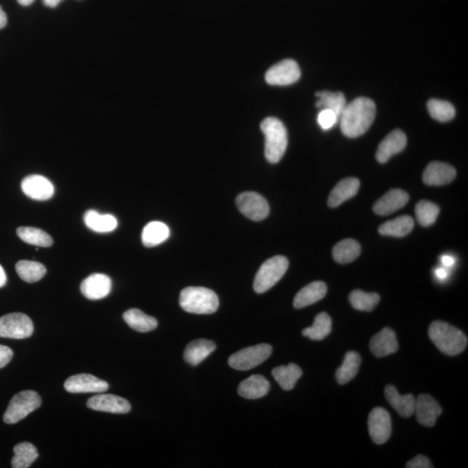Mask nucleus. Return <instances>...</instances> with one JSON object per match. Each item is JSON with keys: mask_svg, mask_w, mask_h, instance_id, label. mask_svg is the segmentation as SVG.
Returning <instances> with one entry per match:
<instances>
[{"mask_svg": "<svg viewBox=\"0 0 468 468\" xmlns=\"http://www.w3.org/2000/svg\"><path fill=\"white\" fill-rule=\"evenodd\" d=\"M17 234L27 244L49 248L54 244V239L45 231L40 228L31 227H21L17 228Z\"/></svg>", "mask_w": 468, "mask_h": 468, "instance_id": "nucleus-37", "label": "nucleus"}, {"mask_svg": "<svg viewBox=\"0 0 468 468\" xmlns=\"http://www.w3.org/2000/svg\"><path fill=\"white\" fill-rule=\"evenodd\" d=\"M428 336L435 346L445 355L460 354L467 346L465 334L448 323L433 322L429 326Z\"/></svg>", "mask_w": 468, "mask_h": 468, "instance_id": "nucleus-2", "label": "nucleus"}, {"mask_svg": "<svg viewBox=\"0 0 468 468\" xmlns=\"http://www.w3.org/2000/svg\"><path fill=\"white\" fill-rule=\"evenodd\" d=\"M270 383L263 376L253 375L239 385V395L246 399H259L269 392Z\"/></svg>", "mask_w": 468, "mask_h": 468, "instance_id": "nucleus-22", "label": "nucleus"}, {"mask_svg": "<svg viewBox=\"0 0 468 468\" xmlns=\"http://www.w3.org/2000/svg\"><path fill=\"white\" fill-rule=\"evenodd\" d=\"M302 374V369L295 364L280 366L272 371L274 379L284 390L293 389Z\"/></svg>", "mask_w": 468, "mask_h": 468, "instance_id": "nucleus-30", "label": "nucleus"}, {"mask_svg": "<svg viewBox=\"0 0 468 468\" xmlns=\"http://www.w3.org/2000/svg\"><path fill=\"white\" fill-rule=\"evenodd\" d=\"M112 282L111 277L102 273L91 274L81 284V293L90 300L106 298L111 293Z\"/></svg>", "mask_w": 468, "mask_h": 468, "instance_id": "nucleus-16", "label": "nucleus"}, {"mask_svg": "<svg viewBox=\"0 0 468 468\" xmlns=\"http://www.w3.org/2000/svg\"><path fill=\"white\" fill-rule=\"evenodd\" d=\"M13 352L9 347L0 346V369L6 367L12 361Z\"/></svg>", "mask_w": 468, "mask_h": 468, "instance_id": "nucleus-43", "label": "nucleus"}, {"mask_svg": "<svg viewBox=\"0 0 468 468\" xmlns=\"http://www.w3.org/2000/svg\"><path fill=\"white\" fill-rule=\"evenodd\" d=\"M123 319L130 328L138 332H150L156 330L158 326L157 320L153 316H147L138 309H130L123 314Z\"/></svg>", "mask_w": 468, "mask_h": 468, "instance_id": "nucleus-26", "label": "nucleus"}, {"mask_svg": "<svg viewBox=\"0 0 468 468\" xmlns=\"http://www.w3.org/2000/svg\"><path fill=\"white\" fill-rule=\"evenodd\" d=\"M216 350V344L207 339H197L188 344L184 351V359L188 364L196 366L205 360Z\"/></svg>", "mask_w": 468, "mask_h": 468, "instance_id": "nucleus-25", "label": "nucleus"}, {"mask_svg": "<svg viewBox=\"0 0 468 468\" xmlns=\"http://www.w3.org/2000/svg\"><path fill=\"white\" fill-rule=\"evenodd\" d=\"M24 195L35 200H47L54 195V186L44 176H27L21 182Z\"/></svg>", "mask_w": 468, "mask_h": 468, "instance_id": "nucleus-14", "label": "nucleus"}, {"mask_svg": "<svg viewBox=\"0 0 468 468\" xmlns=\"http://www.w3.org/2000/svg\"><path fill=\"white\" fill-rule=\"evenodd\" d=\"M414 226V220L410 216H400L382 224L379 227V233L390 237L402 238L411 233Z\"/></svg>", "mask_w": 468, "mask_h": 468, "instance_id": "nucleus-31", "label": "nucleus"}, {"mask_svg": "<svg viewBox=\"0 0 468 468\" xmlns=\"http://www.w3.org/2000/svg\"><path fill=\"white\" fill-rule=\"evenodd\" d=\"M14 456L12 459L13 468H27L38 458V453L30 442H21L14 446Z\"/></svg>", "mask_w": 468, "mask_h": 468, "instance_id": "nucleus-34", "label": "nucleus"}, {"mask_svg": "<svg viewBox=\"0 0 468 468\" xmlns=\"http://www.w3.org/2000/svg\"><path fill=\"white\" fill-rule=\"evenodd\" d=\"M369 432L376 444H385L389 441L392 433V418L389 412L383 408H375L369 414Z\"/></svg>", "mask_w": 468, "mask_h": 468, "instance_id": "nucleus-11", "label": "nucleus"}, {"mask_svg": "<svg viewBox=\"0 0 468 468\" xmlns=\"http://www.w3.org/2000/svg\"><path fill=\"white\" fill-rule=\"evenodd\" d=\"M7 17L5 12H3L2 7L0 6V29H3L6 26Z\"/></svg>", "mask_w": 468, "mask_h": 468, "instance_id": "nucleus-45", "label": "nucleus"}, {"mask_svg": "<svg viewBox=\"0 0 468 468\" xmlns=\"http://www.w3.org/2000/svg\"><path fill=\"white\" fill-rule=\"evenodd\" d=\"M6 282H7V277L5 270H3L1 265H0V288L5 287Z\"/></svg>", "mask_w": 468, "mask_h": 468, "instance_id": "nucleus-46", "label": "nucleus"}, {"mask_svg": "<svg viewBox=\"0 0 468 468\" xmlns=\"http://www.w3.org/2000/svg\"><path fill=\"white\" fill-rule=\"evenodd\" d=\"M219 304L217 294L205 287H186L179 295L181 307L193 314H212Z\"/></svg>", "mask_w": 468, "mask_h": 468, "instance_id": "nucleus-4", "label": "nucleus"}, {"mask_svg": "<svg viewBox=\"0 0 468 468\" xmlns=\"http://www.w3.org/2000/svg\"><path fill=\"white\" fill-rule=\"evenodd\" d=\"M87 407L90 410L107 412L112 414H127L131 410V405L128 400L115 395H99L90 397L87 402Z\"/></svg>", "mask_w": 468, "mask_h": 468, "instance_id": "nucleus-13", "label": "nucleus"}, {"mask_svg": "<svg viewBox=\"0 0 468 468\" xmlns=\"http://www.w3.org/2000/svg\"><path fill=\"white\" fill-rule=\"evenodd\" d=\"M266 136L265 154L269 163L275 164L282 159L288 145V135L286 127L280 120L268 118L260 125Z\"/></svg>", "mask_w": 468, "mask_h": 468, "instance_id": "nucleus-3", "label": "nucleus"}, {"mask_svg": "<svg viewBox=\"0 0 468 468\" xmlns=\"http://www.w3.org/2000/svg\"><path fill=\"white\" fill-rule=\"evenodd\" d=\"M83 220L86 226L97 233H110L118 227V220L113 216L100 214L94 210L87 211Z\"/></svg>", "mask_w": 468, "mask_h": 468, "instance_id": "nucleus-27", "label": "nucleus"}, {"mask_svg": "<svg viewBox=\"0 0 468 468\" xmlns=\"http://www.w3.org/2000/svg\"><path fill=\"white\" fill-rule=\"evenodd\" d=\"M327 293V286L322 281H315L302 288L296 295L293 305L295 308H305L321 300Z\"/></svg>", "mask_w": 468, "mask_h": 468, "instance_id": "nucleus-24", "label": "nucleus"}, {"mask_svg": "<svg viewBox=\"0 0 468 468\" xmlns=\"http://www.w3.org/2000/svg\"><path fill=\"white\" fill-rule=\"evenodd\" d=\"M21 6H28L34 2V0H17Z\"/></svg>", "mask_w": 468, "mask_h": 468, "instance_id": "nucleus-49", "label": "nucleus"}, {"mask_svg": "<svg viewBox=\"0 0 468 468\" xmlns=\"http://www.w3.org/2000/svg\"><path fill=\"white\" fill-rule=\"evenodd\" d=\"M34 330L31 319L24 313H10L0 318V337L10 339H26Z\"/></svg>", "mask_w": 468, "mask_h": 468, "instance_id": "nucleus-7", "label": "nucleus"}, {"mask_svg": "<svg viewBox=\"0 0 468 468\" xmlns=\"http://www.w3.org/2000/svg\"><path fill=\"white\" fill-rule=\"evenodd\" d=\"M361 253V246L354 239H347L334 246V259L339 264H349L357 259Z\"/></svg>", "mask_w": 468, "mask_h": 468, "instance_id": "nucleus-33", "label": "nucleus"}, {"mask_svg": "<svg viewBox=\"0 0 468 468\" xmlns=\"http://www.w3.org/2000/svg\"><path fill=\"white\" fill-rule=\"evenodd\" d=\"M369 347L375 357H385L390 354L396 353L398 350L399 346L395 332L389 327H386L372 337Z\"/></svg>", "mask_w": 468, "mask_h": 468, "instance_id": "nucleus-20", "label": "nucleus"}, {"mask_svg": "<svg viewBox=\"0 0 468 468\" xmlns=\"http://www.w3.org/2000/svg\"><path fill=\"white\" fill-rule=\"evenodd\" d=\"M414 413L419 423L431 428L442 414V409L431 396L422 394L415 399Z\"/></svg>", "mask_w": 468, "mask_h": 468, "instance_id": "nucleus-15", "label": "nucleus"}, {"mask_svg": "<svg viewBox=\"0 0 468 468\" xmlns=\"http://www.w3.org/2000/svg\"><path fill=\"white\" fill-rule=\"evenodd\" d=\"M409 200V195L403 190L392 189L375 203L373 209L378 216H389L403 209Z\"/></svg>", "mask_w": 468, "mask_h": 468, "instance_id": "nucleus-19", "label": "nucleus"}, {"mask_svg": "<svg viewBox=\"0 0 468 468\" xmlns=\"http://www.w3.org/2000/svg\"><path fill=\"white\" fill-rule=\"evenodd\" d=\"M289 267V261L284 256H275L266 260L257 273L253 288L257 293H264L282 279Z\"/></svg>", "mask_w": 468, "mask_h": 468, "instance_id": "nucleus-5", "label": "nucleus"}, {"mask_svg": "<svg viewBox=\"0 0 468 468\" xmlns=\"http://www.w3.org/2000/svg\"><path fill=\"white\" fill-rule=\"evenodd\" d=\"M300 76L298 63L294 60L286 59L267 70L266 81L271 86H287L298 82Z\"/></svg>", "mask_w": 468, "mask_h": 468, "instance_id": "nucleus-10", "label": "nucleus"}, {"mask_svg": "<svg viewBox=\"0 0 468 468\" xmlns=\"http://www.w3.org/2000/svg\"><path fill=\"white\" fill-rule=\"evenodd\" d=\"M349 300L352 307L357 311L372 312L378 305L380 296L378 293H367L361 290H355L350 294Z\"/></svg>", "mask_w": 468, "mask_h": 468, "instance_id": "nucleus-38", "label": "nucleus"}, {"mask_svg": "<svg viewBox=\"0 0 468 468\" xmlns=\"http://www.w3.org/2000/svg\"><path fill=\"white\" fill-rule=\"evenodd\" d=\"M455 176V168L451 165L439 163V161H433L426 168L423 181L428 186H443L452 182Z\"/></svg>", "mask_w": 468, "mask_h": 468, "instance_id": "nucleus-18", "label": "nucleus"}, {"mask_svg": "<svg viewBox=\"0 0 468 468\" xmlns=\"http://www.w3.org/2000/svg\"><path fill=\"white\" fill-rule=\"evenodd\" d=\"M67 392L72 394L104 393L108 389L107 382L90 374L70 376L65 382Z\"/></svg>", "mask_w": 468, "mask_h": 468, "instance_id": "nucleus-12", "label": "nucleus"}, {"mask_svg": "<svg viewBox=\"0 0 468 468\" xmlns=\"http://www.w3.org/2000/svg\"><path fill=\"white\" fill-rule=\"evenodd\" d=\"M407 137L402 130L396 129L385 137L379 144L376 160L380 163H385L394 154H399L405 149Z\"/></svg>", "mask_w": 468, "mask_h": 468, "instance_id": "nucleus-17", "label": "nucleus"}, {"mask_svg": "<svg viewBox=\"0 0 468 468\" xmlns=\"http://www.w3.org/2000/svg\"><path fill=\"white\" fill-rule=\"evenodd\" d=\"M40 395L33 390H24L13 397L10 401L3 420L6 424H15L26 418L41 406Z\"/></svg>", "mask_w": 468, "mask_h": 468, "instance_id": "nucleus-6", "label": "nucleus"}, {"mask_svg": "<svg viewBox=\"0 0 468 468\" xmlns=\"http://www.w3.org/2000/svg\"><path fill=\"white\" fill-rule=\"evenodd\" d=\"M407 468H432V464L427 457L417 455L407 463Z\"/></svg>", "mask_w": 468, "mask_h": 468, "instance_id": "nucleus-42", "label": "nucleus"}, {"mask_svg": "<svg viewBox=\"0 0 468 468\" xmlns=\"http://www.w3.org/2000/svg\"><path fill=\"white\" fill-rule=\"evenodd\" d=\"M236 205L245 217L252 220H263L269 216V204L258 193L245 192L241 193L236 199Z\"/></svg>", "mask_w": 468, "mask_h": 468, "instance_id": "nucleus-9", "label": "nucleus"}, {"mask_svg": "<svg viewBox=\"0 0 468 468\" xmlns=\"http://www.w3.org/2000/svg\"><path fill=\"white\" fill-rule=\"evenodd\" d=\"M385 397L390 406L398 413L401 417H410L414 413L415 397L412 394L400 395L398 390L393 385H387Z\"/></svg>", "mask_w": 468, "mask_h": 468, "instance_id": "nucleus-21", "label": "nucleus"}, {"mask_svg": "<svg viewBox=\"0 0 468 468\" xmlns=\"http://www.w3.org/2000/svg\"><path fill=\"white\" fill-rule=\"evenodd\" d=\"M435 275L439 280H445L448 277V272L445 269L438 268L435 271Z\"/></svg>", "mask_w": 468, "mask_h": 468, "instance_id": "nucleus-47", "label": "nucleus"}, {"mask_svg": "<svg viewBox=\"0 0 468 468\" xmlns=\"http://www.w3.org/2000/svg\"><path fill=\"white\" fill-rule=\"evenodd\" d=\"M16 272L24 282L35 283L45 275L47 268L41 263L20 260L16 264Z\"/></svg>", "mask_w": 468, "mask_h": 468, "instance_id": "nucleus-36", "label": "nucleus"}, {"mask_svg": "<svg viewBox=\"0 0 468 468\" xmlns=\"http://www.w3.org/2000/svg\"><path fill=\"white\" fill-rule=\"evenodd\" d=\"M316 97L318 98L316 101V107L318 108H327V110L332 111L340 117L344 108L347 105L346 97L342 92H332V91H320L316 94Z\"/></svg>", "mask_w": 468, "mask_h": 468, "instance_id": "nucleus-32", "label": "nucleus"}, {"mask_svg": "<svg viewBox=\"0 0 468 468\" xmlns=\"http://www.w3.org/2000/svg\"><path fill=\"white\" fill-rule=\"evenodd\" d=\"M376 111L374 102L367 97H358L347 104L339 119L344 135L350 138L364 135L374 122Z\"/></svg>", "mask_w": 468, "mask_h": 468, "instance_id": "nucleus-1", "label": "nucleus"}, {"mask_svg": "<svg viewBox=\"0 0 468 468\" xmlns=\"http://www.w3.org/2000/svg\"><path fill=\"white\" fill-rule=\"evenodd\" d=\"M362 364L360 355L355 351L347 352L343 364L337 369L336 378L341 385H346L357 375Z\"/></svg>", "mask_w": 468, "mask_h": 468, "instance_id": "nucleus-29", "label": "nucleus"}, {"mask_svg": "<svg viewBox=\"0 0 468 468\" xmlns=\"http://www.w3.org/2000/svg\"><path fill=\"white\" fill-rule=\"evenodd\" d=\"M63 1V0H43L44 5L51 8H55L59 5V3Z\"/></svg>", "mask_w": 468, "mask_h": 468, "instance_id": "nucleus-48", "label": "nucleus"}, {"mask_svg": "<svg viewBox=\"0 0 468 468\" xmlns=\"http://www.w3.org/2000/svg\"><path fill=\"white\" fill-rule=\"evenodd\" d=\"M442 262L443 265H444L445 266L450 267L453 266V264H455V258H453V257L452 256L444 255L442 256Z\"/></svg>", "mask_w": 468, "mask_h": 468, "instance_id": "nucleus-44", "label": "nucleus"}, {"mask_svg": "<svg viewBox=\"0 0 468 468\" xmlns=\"http://www.w3.org/2000/svg\"><path fill=\"white\" fill-rule=\"evenodd\" d=\"M428 111L436 121L446 122L455 117V108L446 101L431 99L428 102Z\"/></svg>", "mask_w": 468, "mask_h": 468, "instance_id": "nucleus-39", "label": "nucleus"}, {"mask_svg": "<svg viewBox=\"0 0 468 468\" xmlns=\"http://www.w3.org/2000/svg\"><path fill=\"white\" fill-rule=\"evenodd\" d=\"M439 209L435 203L428 200H421L415 207L418 223L422 227H430L437 220Z\"/></svg>", "mask_w": 468, "mask_h": 468, "instance_id": "nucleus-40", "label": "nucleus"}, {"mask_svg": "<svg viewBox=\"0 0 468 468\" xmlns=\"http://www.w3.org/2000/svg\"><path fill=\"white\" fill-rule=\"evenodd\" d=\"M170 231L167 225L160 221H153L147 225L143 231L142 241L146 248H154L166 241Z\"/></svg>", "mask_w": 468, "mask_h": 468, "instance_id": "nucleus-28", "label": "nucleus"}, {"mask_svg": "<svg viewBox=\"0 0 468 468\" xmlns=\"http://www.w3.org/2000/svg\"><path fill=\"white\" fill-rule=\"evenodd\" d=\"M332 329V318L326 312H321L316 316L312 326L305 328L302 333L312 340L320 341L328 337Z\"/></svg>", "mask_w": 468, "mask_h": 468, "instance_id": "nucleus-35", "label": "nucleus"}, {"mask_svg": "<svg viewBox=\"0 0 468 468\" xmlns=\"http://www.w3.org/2000/svg\"><path fill=\"white\" fill-rule=\"evenodd\" d=\"M272 352L273 348L269 344H258L236 352L229 357L228 364L237 371H248L261 364L270 357Z\"/></svg>", "mask_w": 468, "mask_h": 468, "instance_id": "nucleus-8", "label": "nucleus"}, {"mask_svg": "<svg viewBox=\"0 0 468 468\" xmlns=\"http://www.w3.org/2000/svg\"><path fill=\"white\" fill-rule=\"evenodd\" d=\"M360 181L357 178H346L337 183L329 196L328 205L330 207H337L346 200L357 195Z\"/></svg>", "mask_w": 468, "mask_h": 468, "instance_id": "nucleus-23", "label": "nucleus"}, {"mask_svg": "<svg viewBox=\"0 0 468 468\" xmlns=\"http://www.w3.org/2000/svg\"><path fill=\"white\" fill-rule=\"evenodd\" d=\"M339 115L335 112L327 108H323L320 111L318 115V122L321 129L323 130H329L336 125L339 122Z\"/></svg>", "mask_w": 468, "mask_h": 468, "instance_id": "nucleus-41", "label": "nucleus"}]
</instances>
